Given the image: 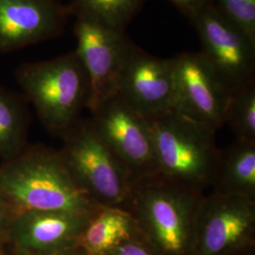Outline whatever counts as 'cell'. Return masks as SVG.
I'll use <instances>...</instances> for the list:
<instances>
[{"instance_id": "obj_9", "label": "cell", "mask_w": 255, "mask_h": 255, "mask_svg": "<svg viewBox=\"0 0 255 255\" xmlns=\"http://www.w3.org/2000/svg\"><path fill=\"white\" fill-rule=\"evenodd\" d=\"M189 19L201 43V53L230 91L255 79V41L214 4Z\"/></svg>"}, {"instance_id": "obj_4", "label": "cell", "mask_w": 255, "mask_h": 255, "mask_svg": "<svg viewBox=\"0 0 255 255\" xmlns=\"http://www.w3.org/2000/svg\"><path fill=\"white\" fill-rule=\"evenodd\" d=\"M146 119L160 177L205 194L219 156L217 131L174 110Z\"/></svg>"}, {"instance_id": "obj_19", "label": "cell", "mask_w": 255, "mask_h": 255, "mask_svg": "<svg viewBox=\"0 0 255 255\" xmlns=\"http://www.w3.org/2000/svg\"><path fill=\"white\" fill-rule=\"evenodd\" d=\"M213 4L255 41V0H213Z\"/></svg>"}, {"instance_id": "obj_8", "label": "cell", "mask_w": 255, "mask_h": 255, "mask_svg": "<svg viewBox=\"0 0 255 255\" xmlns=\"http://www.w3.org/2000/svg\"><path fill=\"white\" fill-rule=\"evenodd\" d=\"M255 201L204 195L195 219L190 255H228L254 245Z\"/></svg>"}, {"instance_id": "obj_25", "label": "cell", "mask_w": 255, "mask_h": 255, "mask_svg": "<svg viewBox=\"0 0 255 255\" xmlns=\"http://www.w3.org/2000/svg\"><path fill=\"white\" fill-rule=\"evenodd\" d=\"M0 255H9L6 251H0Z\"/></svg>"}, {"instance_id": "obj_20", "label": "cell", "mask_w": 255, "mask_h": 255, "mask_svg": "<svg viewBox=\"0 0 255 255\" xmlns=\"http://www.w3.org/2000/svg\"><path fill=\"white\" fill-rule=\"evenodd\" d=\"M20 210L0 194V251H6L12 221Z\"/></svg>"}, {"instance_id": "obj_3", "label": "cell", "mask_w": 255, "mask_h": 255, "mask_svg": "<svg viewBox=\"0 0 255 255\" xmlns=\"http://www.w3.org/2000/svg\"><path fill=\"white\" fill-rule=\"evenodd\" d=\"M205 194L157 177L133 189L128 210L159 255H190L195 219Z\"/></svg>"}, {"instance_id": "obj_24", "label": "cell", "mask_w": 255, "mask_h": 255, "mask_svg": "<svg viewBox=\"0 0 255 255\" xmlns=\"http://www.w3.org/2000/svg\"><path fill=\"white\" fill-rule=\"evenodd\" d=\"M83 255L80 253V252H78L76 249H69V250H66V251H64V252H61V253H58V254H56V255Z\"/></svg>"}, {"instance_id": "obj_7", "label": "cell", "mask_w": 255, "mask_h": 255, "mask_svg": "<svg viewBox=\"0 0 255 255\" xmlns=\"http://www.w3.org/2000/svg\"><path fill=\"white\" fill-rule=\"evenodd\" d=\"M76 52L87 74L92 113L103 101L117 94L119 76L134 46L126 31L105 26L85 15L75 16Z\"/></svg>"}, {"instance_id": "obj_2", "label": "cell", "mask_w": 255, "mask_h": 255, "mask_svg": "<svg viewBox=\"0 0 255 255\" xmlns=\"http://www.w3.org/2000/svg\"><path fill=\"white\" fill-rule=\"evenodd\" d=\"M15 79L43 126L56 136L72 127L87 107L89 81L76 50L21 64Z\"/></svg>"}, {"instance_id": "obj_21", "label": "cell", "mask_w": 255, "mask_h": 255, "mask_svg": "<svg viewBox=\"0 0 255 255\" xmlns=\"http://www.w3.org/2000/svg\"><path fill=\"white\" fill-rule=\"evenodd\" d=\"M106 255H159L152 246L141 236L123 242Z\"/></svg>"}, {"instance_id": "obj_16", "label": "cell", "mask_w": 255, "mask_h": 255, "mask_svg": "<svg viewBox=\"0 0 255 255\" xmlns=\"http://www.w3.org/2000/svg\"><path fill=\"white\" fill-rule=\"evenodd\" d=\"M28 125L26 98L0 86V158L4 162L13 159L27 147Z\"/></svg>"}, {"instance_id": "obj_18", "label": "cell", "mask_w": 255, "mask_h": 255, "mask_svg": "<svg viewBox=\"0 0 255 255\" xmlns=\"http://www.w3.org/2000/svg\"><path fill=\"white\" fill-rule=\"evenodd\" d=\"M237 140L255 143V79L233 92L224 116Z\"/></svg>"}, {"instance_id": "obj_15", "label": "cell", "mask_w": 255, "mask_h": 255, "mask_svg": "<svg viewBox=\"0 0 255 255\" xmlns=\"http://www.w3.org/2000/svg\"><path fill=\"white\" fill-rule=\"evenodd\" d=\"M210 187L213 193L255 201V143L237 140L219 149Z\"/></svg>"}, {"instance_id": "obj_11", "label": "cell", "mask_w": 255, "mask_h": 255, "mask_svg": "<svg viewBox=\"0 0 255 255\" xmlns=\"http://www.w3.org/2000/svg\"><path fill=\"white\" fill-rule=\"evenodd\" d=\"M173 59L150 55L134 45L119 76L117 95L151 119L173 110Z\"/></svg>"}, {"instance_id": "obj_17", "label": "cell", "mask_w": 255, "mask_h": 255, "mask_svg": "<svg viewBox=\"0 0 255 255\" xmlns=\"http://www.w3.org/2000/svg\"><path fill=\"white\" fill-rule=\"evenodd\" d=\"M146 0H71L66 6L69 15H85L105 26L126 31Z\"/></svg>"}, {"instance_id": "obj_22", "label": "cell", "mask_w": 255, "mask_h": 255, "mask_svg": "<svg viewBox=\"0 0 255 255\" xmlns=\"http://www.w3.org/2000/svg\"><path fill=\"white\" fill-rule=\"evenodd\" d=\"M183 15L190 18L196 12L207 5L213 4V0H169Z\"/></svg>"}, {"instance_id": "obj_10", "label": "cell", "mask_w": 255, "mask_h": 255, "mask_svg": "<svg viewBox=\"0 0 255 255\" xmlns=\"http://www.w3.org/2000/svg\"><path fill=\"white\" fill-rule=\"evenodd\" d=\"M173 59V110L218 130L224 125L230 91L201 52Z\"/></svg>"}, {"instance_id": "obj_23", "label": "cell", "mask_w": 255, "mask_h": 255, "mask_svg": "<svg viewBox=\"0 0 255 255\" xmlns=\"http://www.w3.org/2000/svg\"><path fill=\"white\" fill-rule=\"evenodd\" d=\"M252 247H248V248H245V249H242V250H239V251H237V252H235V253H233V254H231L230 255H254V254L252 253Z\"/></svg>"}, {"instance_id": "obj_14", "label": "cell", "mask_w": 255, "mask_h": 255, "mask_svg": "<svg viewBox=\"0 0 255 255\" xmlns=\"http://www.w3.org/2000/svg\"><path fill=\"white\" fill-rule=\"evenodd\" d=\"M138 236L140 230L128 210L100 206L87 220L74 249L83 255H106Z\"/></svg>"}, {"instance_id": "obj_12", "label": "cell", "mask_w": 255, "mask_h": 255, "mask_svg": "<svg viewBox=\"0 0 255 255\" xmlns=\"http://www.w3.org/2000/svg\"><path fill=\"white\" fill-rule=\"evenodd\" d=\"M91 216L19 211L10 227L6 252L9 255H53L73 249Z\"/></svg>"}, {"instance_id": "obj_5", "label": "cell", "mask_w": 255, "mask_h": 255, "mask_svg": "<svg viewBox=\"0 0 255 255\" xmlns=\"http://www.w3.org/2000/svg\"><path fill=\"white\" fill-rule=\"evenodd\" d=\"M60 153L79 186L100 206L126 209L134 185L98 135L91 119H79L61 136Z\"/></svg>"}, {"instance_id": "obj_13", "label": "cell", "mask_w": 255, "mask_h": 255, "mask_svg": "<svg viewBox=\"0 0 255 255\" xmlns=\"http://www.w3.org/2000/svg\"><path fill=\"white\" fill-rule=\"evenodd\" d=\"M68 16L58 0H0V52L60 35Z\"/></svg>"}, {"instance_id": "obj_6", "label": "cell", "mask_w": 255, "mask_h": 255, "mask_svg": "<svg viewBox=\"0 0 255 255\" xmlns=\"http://www.w3.org/2000/svg\"><path fill=\"white\" fill-rule=\"evenodd\" d=\"M98 135L134 187L160 177L147 119L117 94L91 113Z\"/></svg>"}, {"instance_id": "obj_1", "label": "cell", "mask_w": 255, "mask_h": 255, "mask_svg": "<svg viewBox=\"0 0 255 255\" xmlns=\"http://www.w3.org/2000/svg\"><path fill=\"white\" fill-rule=\"evenodd\" d=\"M0 194L20 211L91 216L100 207L74 180L59 150L27 146L0 165Z\"/></svg>"}]
</instances>
